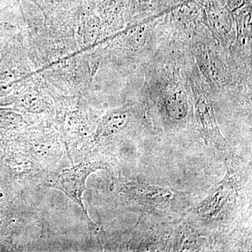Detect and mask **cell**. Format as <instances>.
<instances>
[{
    "instance_id": "obj_6",
    "label": "cell",
    "mask_w": 252,
    "mask_h": 252,
    "mask_svg": "<svg viewBox=\"0 0 252 252\" xmlns=\"http://www.w3.org/2000/svg\"><path fill=\"white\" fill-rule=\"evenodd\" d=\"M167 115L173 119L181 120L187 113V102L185 94L182 92H175L170 94L166 102Z\"/></svg>"
},
{
    "instance_id": "obj_3",
    "label": "cell",
    "mask_w": 252,
    "mask_h": 252,
    "mask_svg": "<svg viewBox=\"0 0 252 252\" xmlns=\"http://www.w3.org/2000/svg\"><path fill=\"white\" fill-rule=\"evenodd\" d=\"M196 113L200 128L207 142L220 152L231 153L233 149L220 132L211 107L207 103L205 97H198L196 102Z\"/></svg>"
},
{
    "instance_id": "obj_1",
    "label": "cell",
    "mask_w": 252,
    "mask_h": 252,
    "mask_svg": "<svg viewBox=\"0 0 252 252\" xmlns=\"http://www.w3.org/2000/svg\"><path fill=\"white\" fill-rule=\"evenodd\" d=\"M104 167L103 164L99 162L83 164L72 170L63 172L55 181L52 187L66 194L72 201L80 206L86 216L89 217L82 203V195L86 190V179L92 172Z\"/></svg>"
},
{
    "instance_id": "obj_4",
    "label": "cell",
    "mask_w": 252,
    "mask_h": 252,
    "mask_svg": "<svg viewBox=\"0 0 252 252\" xmlns=\"http://www.w3.org/2000/svg\"><path fill=\"white\" fill-rule=\"evenodd\" d=\"M128 193L142 205L160 206L170 203L175 195L171 190L164 187L144 183H132L127 185Z\"/></svg>"
},
{
    "instance_id": "obj_2",
    "label": "cell",
    "mask_w": 252,
    "mask_h": 252,
    "mask_svg": "<svg viewBox=\"0 0 252 252\" xmlns=\"http://www.w3.org/2000/svg\"><path fill=\"white\" fill-rule=\"evenodd\" d=\"M228 172L223 180L210 190L203 201L199 204L197 213L203 218L216 216L223 208L237 187L236 176L233 169L227 168Z\"/></svg>"
},
{
    "instance_id": "obj_5",
    "label": "cell",
    "mask_w": 252,
    "mask_h": 252,
    "mask_svg": "<svg viewBox=\"0 0 252 252\" xmlns=\"http://www.w3.org/2000/svg\"><path fill=\"white\" fill-rule=\"evenodd\" d=\"M127 122V113L126 110L115 111L107 114L97 129L96 137L101 138L117 133L125 127Z\"/></svg>"
}]
</instances>
